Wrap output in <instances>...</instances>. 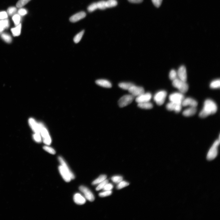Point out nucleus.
<instances>
[{
  "label": "nucleus",
  "instance_id": "4be33fe9",
  "mask_svg": "<svg viewBox=\"0 0 220 220\" xmlns=\"http://www.w3.org/2000/svg\"><path fill=\"white\" fill-rule=\"evenodd\" d=\"M9 21L8 19L0 21V32H2L4 29L9 27Z\"/></svg>",
  "mask_w": 220,
  "mask_h": 220
},
{
  "label": "nucleus",
  "instance_id": "c9c22d12",
  "mask_svg": "<svg viewBox=\"0 0 220 220\" xmlns=\"http://www.w3.org/2000/svg\"><path fill=\"white\" fill-rule=\"evenodd\" d=\"M98 8L97 3H94L88 7L87 10L89 12H91L95 11Z\"/></svg>",
  "mask_w": 220,
  "mask_h": 220
},
{
  "label": "nucleus",
  "instance_id": "7c9ffc66",
  "mask_svg": "<svg viewBox=\"0 0 220 220\" xmlns=\"http://www.w3.org/2000/svg\"><path fill=\"white\" fill-rule=\"evenodd\" d=\"M169 77L171 80H174L177 78V72L174 69L171 70L169 73Z\"/></svg>",
  "mask_w": 220,
  "mask_h": 220
},
{
  "label": "nucleus",
  "instance_id": "a878e982",
  "mask_svg": "<svg viewBox=\"0 0 220 220\" xmlns=\"http://www.w3.org/2000/svg\"><path fill=\"white\" fill-rule=\"evenodd\" d=\"M210 87L212 89H219L220 86V81L219 79L213 81L210 83Z\"/></svg>",
  "mask_w": 220,
  "mask_h": 220
},
{
  "label": "nucleus",
  "instance_id": "dca6fc26",
  "mask_svg": "<svg viewBox=\"0 0 220 220\" xmlns=\"http://www.w3.org/2000/svg\"><path fill=\"white\" fill-rule=\"evenodd\" d=\"M59 173L65 181L67 182L71 181V178L68 173L61 165L59 167Z\"/></svg>",
  "mask_w": 220,
  "mask_h": 220
},
{
  "label": "nucleus",
  "instance_id": "4468645a",
  "mask_svg": "<svg viewBox=\"0 0 220 220\" xmlns=\"http://www.w3.org/2000/svg\"><path fill=\"white\" fill-rule=\"evenodd\" d=\"M29 123L34 133H40V127L39 123H37L33 118H30L29 120Z\"/></svg>",
  "mask_w": 220,
  "mask_h": 220
},
{
  "label": "nucleus",
  "instance_id": "7ed1b4c3",
  "mask_svg": "<svg viewBox=\"0 0 220 220\" xmlns=\"http://www.w3.org/2000/svg\"><path fill=\"white\" fill-rule=\"evenodd\" d=\"M172 84L175 87L177 88L182 93H186L189 89V86L186 82L177 78L173 81Z\"/></svg>",
  "mask_w": 220,
  "mask_h": 220
},
{
  "label": "nucleus",
  "instance_id": "f257e3e1",
  "mask_svg": "<svg viewBox=\"0 0 220 220\" xmlns=\"http://www.w3.org/2000/svg\"><path fill=\"white\" fill-rule=\"evenodd\" d=\"M217 110V105L214 101L210 99H207L205 101L203 108L200 113L199 116L201 118H205L215 113Z\"/></svg>",
  "mask_w": 220,
  "mask_h": 220
},
{
  "label": "nucleus",
  "instance_id": "72a5a7b5",
  "mask_svg": "<svg viewBox=\"0 0 220 220\" xmlns=\"http://www.w3.org/2000/svg\"><path fill=\"white\" fill-rule=\"evenodd\" d=\"M43 149L45 151L52 154V155H55L56 153V151L55 149L52 147L49 146L48 145H47L46 146H44L43 147Z\"/></svg>",
  "mask_w": 220,
  "mask_h": 220
},
{
  "label": "nucleus",
  "instance_id": "0eeeda50",
  "mask_svg": "<svg viewBox=\"0 0 220 220\" xmlns=\"http://www.w3.org/2000/svg\"><path fill=\"white\" fill-rule=\"evenodd\" d=\"M184 99V96L181 92H175L171 94L169 96V99L171 102L177 104H182Z\"/></svg>",
  "mask_w": 220,
  "mask_h": 220
},
{
  "label": "nucleus",
  "instance_id": "a19ab883",
  "mask_svg": "<svg viewBox=\"0 0 220 220\" xmlns=\"http://www.w3.org/2000/svg\"><path fill=\"white\" fill-rule=\"evenodd\" d=\"M17 11V8L15 7H11L8 9L7 12L8 14L11 15L14 14Z\"/></svg>",
  "mask_w": 220,
  "mask_h": 220
},
{
  "label": "nucleus",
  "instance_id": "b1692460",
  "mask_svg": "<svg viewBox=\"0 0 220 220\" xmlns=\"http://www.w3.org/2000/svg\"><path fill=\"white\" fill-rule=\"evenodd\" d=\"M21 24H20L16 27L11 29V30L13 36L14 37L19 36L21 33Z\"/></svg>",
  "mask_w": 220,
  "mask_h": 220
},
{
  "label": "nucleus",
  "instance_id": "c85d7f7f",
  "mask_svg": "<svg viewBox=\"0 0 220 220\" xmlns=\"http://www.w3.org/2000/svg\"><path fill=\"white\" fill-rule=\"evenodd\" d=\"M1 37L4 41L7 43H10L12 41V39L9 35L3 33L2 34Z\"/></svg>",
  "mask_w": 220,
  "mask_h": 220
},
{
  "label": "nucleus",
  "instance_id": "4c0bfd02",
  "mask_svg": "<svg viewBox=\"0 0 220 220\" xmlns=\"http://www.w3.org/2000/svg\"><path fill=\"white\" fill-rule=\"evenodd\" d=\"M129 185V183L125 181H121L118 185L117 188L121 189Z\"/></svg>",
  "mask_w": 220,
  "mask_h": 220
},
{
  "label": "nucleus",
  "instance_id": "412c9836",
  "mask_svg": "<svg viewBox=\"0 0 220 220\" xmlns=\"http://www.w3.org/2000/svg\"><path fill=\"white\" fill-rule=\"evenodd\" d=\"M138 107L142 109H151L153 107V105L149 102L138 103Z\"/></svg>",
  "mask_w": 220,
  "mask_h": 220
},
{
  "label": "nucleus",
  "instance_id": "c756f323",
  "mask_svg": "<svg viewBox=\"0 0 220 220\" xmlns=\"http://www.w3.org/2000/svg\"><path fill=\"white\" fill-rule=\"evenodd\" d=\"M31 0H19L16 4V7L18 8H21L27 4Z\"/></svg>",
  "mask_w": 220,
  "mask_h": 220
},
{
  "label": "nucleus",
  "instance_id": "39448f33",
  "mask_svg": "<svg viewBox=\"0 0 220 220\" xmlns=\"http://www.w3.org/2000/svg\"><path fill=\"white\" fill-rule=\"evenodd\" d=\"M167 96V92L165 91L162 90L158 91L154 96V101L157 104L161 105L163 104Z\"/></svg>",
  "mask_w": 220,
  "mask_h": 220
},
{
  "label": "nucleus",
  "instance_id": "ddd939ff",
  "mask_svg": "<svg viewBox=\"0 0 220 220\" xmlns=\"http://www.w3.org/2000/svg\"><path fill=\"white\" fill-rule=\"evenodd\" d=\"M197 105V101L191 98L184 99L182 103V106L183 107L190 106V107H196Z\"/></svg>",
  "mask_w": 220,
  "mask_h": 220
},
{
  "label": "nucleus",
  "instance_id": "1a4fd4ad",
  "mask_svg": "<svg viewBox=\"0 0 220 220\" xmlns=\"http://www.w3.org/2000/svg\"><path fill=\"white\" fill-rule=\"evenodd\" d=\"M128 91L134 97H137L145 92L143 87L136 86L135 85L131 87Z\"/></svg>",
  "mask_w": 220,
  "mask_h": 220
},
{
  "label": "nucleus",
  "instance_id": "ea45409f",
  "mask_svg": "<svg viewBox=\"0 0 220 220\" xmlns=\"http://www.w3.org/2000/svg\"><path fill=\"white\" fill-rule=\"evenodd\" d=\"M112 191H107L99 193V195L101 197H104L111 195Z\"/></svg>",
  "mask_w": 220,
  "mask_h": 220
},
{
  "label": "nucleus",
  "instance_id": "aec40b11",
  "mask_svg": "<svg viewBox=\"0 0 220 220\" xmlns=\"http://www.w3.org/2000/svg\"><path fill=\"white\" fill-rule=\"evenodd\" d=\"M196 112V107H191L185 110L183 113V114L185 116L190 117L194 115Z\"/></svg>",
  "mask_w": 220,
  "mask_h": 220
},
{
  "label": "nucleus",
  "instance_id": "f8f14e48",
  "mask_svg": "<svg viewBox=\"0 0 220 220\" xmlns=\"http://www.w3.org/2000/svg\"><path fill=\"white\" fill-rule=\"evenodd\" d=\"M177 76L180 80L186 82L187 75L186 69L184 65H182L179 68L177 72Z\"/></svg>",
  "mask_w": 220,
  "mask_h": 220
},
{
  "label": "nucleus",
  "instance_id": "9b49d317",
  "mask_svg": "<svg viewBox=\"0 0 220 220\" xmlns=\"http://www.w3.org/2000/svg\"><path fill=\"white\" fill-rule=\"evenodd\" d=\"M166 107L168 111H174L176 113H178L181 110L182 105L181 104L176 103L170 102V103L167 104Z\"/></svg>",
  "mask_w": 220,
  "mask_h": 220
},
{
  "label": "nucleus",
  "instance_id": "cd10ccee",
  "mask_svg": "<svg viewBox=\"0 0 220 220\" xmlns=\"http://www.w3.org/2000/svg\"><path fill=\"white\" fill-rule=\"evenodd\" d=\"M117 4L116 0H108L106 1V5L107 8H111L116 6Z\"/></svg>",
  "mask_w": 220,
  "mask_h": 220
},
{
  "label": "nucleus",
  "instance_id": "58836bf2",
  "mask_svg": "<svg viewBox=\"0 0 220 220\" xmlns=\"http://www.w3.org/2000/svg\"><path fill=\"white\" fill-rule=\"evenodd\" d=\"M112 181L116 183H119L123 180V177L120 176H114L111 178Z\"/></svg>",
  "mask_w": 220,
  "mask_h": 220
},
{
  "label": "nucleus",
  "instance_id": "393cba45",
  "mask_svg": "<svg viewBox=\"0 0 220 220\" xmlns=\"http://www.w3.org/2000/svg\"><path fill=\"white\" fill-rule=\"evenodd\" d=\"M107 178V176L106 175H101L92 183V184L93 185H95L99 184L104 181V180L106 179Z\"/></svg>",
  "mask_w": 220,
  "mask_h": 220
},
{
  "label": "nucleus",
  "instance_id": "5701e85b",
  "mask_svg": "<svg viewBox=\"0 0 220 220\" xmlns=\"http://www.w3.org/2000/svg\"><path fill=\"white\" fill-rule=\"evenodd\" d=\"M134 85V84L131 83L124 82L119 83L118 86L123 89L128 90Z\"/></svg>",
  "mask_w": 220,
  "mask_h": 220
},
{
  "label": "nucleus",
  "instance_id": "e433bc0d",
  "mask_svg": "<svg viewBox=\"0 0 220 220\" xmlns=\"http://www.w3.org/2000/svg\"><path fill=\"white\" fill-rule=\"evenodd\" d=\"M12 19L16 26H17L20 24L21 17L19 15H15L13 17Z\"/></svg>",
  "mask_w": 220,
  "mask_h": 220
},
{
  "label": "nucleus",
  "instance_id": "a18cd8bd",
  "mask_svg": "<svg viewBox=\"0 0 220 220\" xmlns=\"http://www.w3.org/2000/svg\"><path fill=\"white\" fill-rule=\"evenodd\" d=\"M19 14L22 16H24L27 13V11L25 9L21 8L18 11Z\"/></svg>",
  "mask_w": 220,
  "mask_h": 220
},
{
  "label": "nucleus",
  "instance_id": "423d86ee",
  "mask_svg": "<svg viewBox=\"0 0 220 220\" xmlns=\"http://www.w3.org/2000/svg\"><path fill=\"white\" fill-rule=\"evenodd\" d=\"M131 95H127L122 97L118 101V105L121 107H124L131 103L134 99Z\"/></svg>",
  "mask_w": 220,
  "mask_h": 220
},
{
  "label": "nucleus",
  "instance_id": "f704fd0d",
  "mask_svg": "<svg viewBox=\"0 0 220 220\" xmlns=\"http://www.w3.org/2000/svg\"><path fill=\"white\" fill-rule=\"evenodd\" d=\"M98 8L100 10H104L107 8L106 5V1H101L97 3Z\"/></svg>",
  "mask_w": 220,
  "mask_h": 220
},
{
  "label": "nucleus",
  "instance_id": "c03bdc74",
  "mask_svg": "<svg viewBox=\"0 0 220 220\" xmlns=\"http://www.w3.org/2000/svg\"><path fill=\"white\" fill-rule=\"evenodd\" d=\"M7 13L5 11H2L0 12V19H4L7 18Z\"/></svg>",
  "mask_w": 220,
  "mask_h": 220
},
{
  "label": "nucleus",
  "instance_id": "2eb2a0df",
  "mask_svg": "<svg viewBox=\"0 0 220 220\" xmlns=\"http://www.w3.org/2000/svg\"><path fill=\"white\" fill-rule=\"evenodd\" d=\"M58 160L61 165L62 166L64 169L67 171L69 175L72 179L75 178V177L72 171L70 170L68 165L62 157L59 156L58 157Z\"/></svg>",
  "mask_w": 220,
  "mask_h": 220
},
{
  "label": "nucleus",
  "instance_id": "473e14b6",
  "mask_svg": "<svg viewBox=\"0 0 220 220\" xmlns=\"http://www.w3.org/2000/svg\"><path fill=\"white\" fill-rule=\"evenodd\" d=\"M33 137L35 141L37 143H40L42 141V138L40 133H35Z\"/></svg>",
  "mask_w": 220,
  "mask_h": 220
},
{
  "label": "nucleus",
  "instance_id": "79ce46f5",
  "mask_svg": "<svg viewBox=\"0 0 220 220\" xmlns=\"http://www.w3.org/2000/svg\"><path fill=\"white\" fill-rule=\"evenodd\" d=\"M163 0H152L154 5L157 7H159L161 5Z\"/></svg>",
  "mask_w": 220,
  "mask_h": 220
},
{
  "label": "nucleus",
  "instance_id": "2f4dec72",
  "mask_svg": "<svg viewBox=\"0 0 220 220\" xmlns=\"http://www.w3.org/2000/svg\"><path fill=\"white\" fill-rule=\"evenodd\" d=\"M108 182V180L105 179L104 181L99 183V185L96 188V190L99 191L103 189Z\"/></svg>",
  "mask_w": 220,
  "mask_h": 220
},
{
  "label": "nucleus",
  "instance_id": "f03ea898",
  "mask_svg": "<svg viewBox=\"0 0 220 220\" xmlns=\"http://www.w3.org/2000/svg\"><path fill=\"white\" fill-rule=\"evenodd\" d=\"M39 123L40 127V133L42 140L44 143L49 146L51 144L52 141L49 132L43 123Z\"/></svg>",
  "mask_w": 220,
  "mask_h": 220
},
{
  "label": "nucleus",
  "instance_id": "9d476101",
  "mask_svg": "<svg viewBox=\"0 0 220 220\" xmlns=\"http://www.w3.org/2000/svg\"><path fill=\"white\" fill-rule=\"evenodd\" d=\"M152 97V95L150 93L147 92L143 93L137 97L135 100L136 102L139 103L149 102Z\"/></svg>",
  "mask_w": 220,
  "mask_h": 220
},
{
  "label": "nucleus",
  "instance_id": "6e6552de",
  "mask_svg": "<svg viewBox=\"0 0 220 220\" xmlns=\"http://www.w3.org/2000/svg\"><path fill=\"white\" fill-rule=\"evenodd\" d=\"M79 189L84 194L86 199L91 202L94 201L95 197L89 188L84 186H81L79 187Z\"/></svg>",
  "mask_w": 220,
  "mask_h": 220
},
{
  "label": "nucleus",
  "instance_id": "37998d69",
  "mask_svg": "<svg viewBox=\"0 0 220 220\" xmlns=\"http://www.w3.org/2000/svg\"><path fill=\"white\" fill-rule=\"evenodd\" d=\"M113 188V185L111 183H107L103 189L104 191H111Z\"/></svg>",
  "mask_w": 220,
  "mask_h": 220
},
{
  "label": "nucleus",
  "instance_id": "6ab92c4d",
  "mask_svg": "<svg viewBox=\"0 0 220 220\" xmlns=\"http://www.w3.org/2000/svg\"><path fill=\"white\" fill-rule=\"evenodd\" d=\"M97 85L104 87L109 88L112 87L111 82L105 79H99L95 81Z\"/></svg>",
  "mask_w": 220,
  "mask_h": 220
},
{
  "label": "nucleus",
  "instance_id": "20e7f679",
  "mask_svg": "<svg viewBox=\"0 0 220 220\" xmlns=\"http://www.w3.org/2000/svg\"><path fill=\"white\" fill-rule=\"evenodd\" d=\"M220 138L214 143L208 153L207 158L209 161L212 160L216 157L218 153V147L220 144Z\"/></svg>",
  "mask_w": 220,
  "mask_h": 220
},
{
  "label": "nucleus",
  "instance_id": "a211bd4d",
  "mask_svg": "<svg viewBox=\"0 0 220 220\" xmlns=\"http://www.w3.org/2000/svg\"><path fill=\"white\" fill-rule=\"evenodd\" d=\"M74 201L75 203L79 205H82L85 204L86 202L85 197L83 196L79 193H77L73 197Z\"/></svg>",
  "mask_w": 220,
  "mask_h": 220
},
{
  "label": "nucleus",
  "instance_id": "f3484780",
  "mask_svg": "<svg viewBox=\"0 0 220 220\" xmlns=\"http://www.w3.org/2000/svg\"><path fill=\"white\" fill-rule=\"evenodd\" d=\"M86 14L84 12L82 11L77 13L70 17L69 20L72 23H75L85 18Z\"/></svg>",
  "mask_w": 220,
  "mask_h": 220
},
{
  "label": "nucleus",
  "instance_id": "49530a36",
  "mask_svg": "<svg viewBox=\"0 0 220 220\" xmlns=\"http://www.w3.org/2000/svg\"><path fill=\"white\" fill-rule=\"evenodd\" d=\"M143 0H128V1L131 3H140L143 2Z\"/></svg>",
  "mask_w": 220,
  "mask_h": 220
},
{
  "label": "nucleus",
  "instance_id": "bb28decb",
  "mask_svg": "<svg viewBox=\"0 0 220 220\" xmlns=\"http://www.w3.org/2000/svg\"><path fill=\"white\" fill-rule=\"evenodd\" d=\"M85 31L83 30L82 31L77 34L76 36L74 37L73 39V41L75 43H77L80 41Z\"/></svg>",
  "mask_w": 220,
  "mask_h": 220
}]
</instances>
